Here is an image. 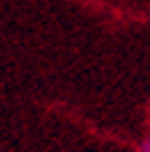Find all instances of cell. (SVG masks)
<instances>
[{"label": "cell", "mask_w": 150, "mask_h": 152, "mask_svg": "<svg viewBox=\"0 0 150 152\" xmlns=\"http://www.w3.org/2000/svg\"><path fill=\"white\" fill-rule=\"evenodd\" d=\"M140 152H150V142L143 140V145H140Z\"/></svg>", "instance_id": "1"}]
</instances>
